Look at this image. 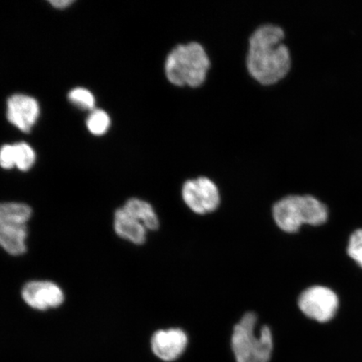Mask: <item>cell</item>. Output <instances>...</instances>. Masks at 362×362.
Returning a JSON list of instances; mask_svg holds the SVG:
<instances>
[{"instance_id":"6da1fadb","label":"cell","mask_w":362,"mask_h":362,"mask_svg":"<svg viewBox=\"0 0 362 362\" xmlns=\"http://www.w3.org/2000/svg\"><path fill=\"white\" fill-rule=\"evenodd\" d=\"M285 40L286 34L277 25H262L253 31L248 40L246 67L256 83L270 87L291 74L292 54Z\"/></svg>"},{"instance_id":"7a4b0ae2","label":"cell","mask_w":362,"mask_h":362,"mask_svg":"<svg viewBox=\"0 0 362 362\" xmlns=\"http://www.w3.org/2000/svg\"><path fill=\"white\" fill-rule=\"evenodd\" d=\"M211 61L205 47L197 42L179 44L166 56L165 78L174 87L196 89L205 84Z\"/></svg>"},{"instance_id":"3957f363","label":"cell","mask_w":362,"mask_h":362,"mask_svg":"<svg viewBox=\"0 0 362 362\" xmlns=\"http://www.w3.org/2000/svg\"><path fill=\"white\" fill-rule=\"evenodd\" d=\"M276 225L284 233H297L303 225L320 226L328 219V209L309 194H288L276 202L272 210Z\"/></svg>"},{"instance_id":"277c9868","label":"cell","mask_w":362,"mask_h":362,"mask_svg":"<svg viewBox=\"0 0 362 362\" xmlns=\"http://www.w3.org/2000/svg\"><path fill=\"white\" fill-rule=\"evenodd\" d=\"M257 315L247 312L235 325L232 349L237 362H269L273 351V334L269 327L255 332Z\"/></svg>"},{"instance_id":"5b68a950","label":"cell","mask_w":362,"mask_h":362,"mask_svg":"<svg viewBox=\"0 0 362 362\" xmlns=\"http://www.w3.org/2000/svg\"><path fill=\"white\" fill-rule=\"evenodd\" d=\"M181 197L185 205L199 215L215 211L221 201L218 185L206 175L185 180L181 185Z\"/></svg>"},{"instance_id":"8992f818","label":"cell","mask_w":362,"mask_h":362,"mask_svg":"<svg viewBox=\"0 0 362 362\" xmlns=\"http://www.w3.org/2000/svg\"><path fill=\"white\" fill-rule=\"evenodd\" d=\"M298 305L308 318L319 323H327L337 314L339 298L332 289L313 286L305 289L300 294Z\"/></svg>"},{"instance_id":"52a82bcc","label":"cell","mask_w":362,"mask_h":362,"mask_svg":"<svg viewBox=\"0 0 362 362\" xmlns=\"http://www.w3.org/2000/svg\"><path fill=\"white\" fill-rule=\"evenodd\" d=\"M22 298L33 309L47 310L60 306L64 301V293L52 282L33 281L23 288Z\"/></svg>"},{"instance_id":"ba28073f","label":"cell","mask_w":362,"mask_h":362,"mask_svg":"<svg viewBox=\"0 0 362 362\" xmlns=\"http://www.w3.org/2000/svg\"><path fill=\"white\" fill-rule=\"evenodd\" d=\"M188 345L187 334L178 328L158 330L151 339V348L158 358L173 361L183 354Z\"/></svg>"},{"instance_id":"9c48e42d","label":"cell","mask_w":362,"mask_h":362,"mask_svg":"<svg viewBox=\"0 0 362 362\" xmlns=\"http://www.w3.org/2000/svg\"><path fill=\"white\" fill-rule=\"evenodd\" d=\"M7 105L8 121L22 132L28 133L38 119L37 101L24 94H16L8 98Z\"/></svg>"},{"instance_id":"30bf717a","label":"cell","mask_w":362,"mask_h":362,"mask_svg":"<svg viewBox=\"0 0 362 362\" xmlns=\"http://www.w3.org/2000/svg\"><path fill=\"white\" fill-rule=\"evenodd\" d=\"M115 230L120 238L137 245H141L146 241L148 230L141 223L130 216L123 207L115 212Z\"/></svg>"},{"instance_id":"8fae6325","label":"cell","mask_w":362,"mask_h":362,"mask_svg":"<svg viewBox=\"0 0 362 362\" xmlns=\"http://www.w3.org/2000/svg\"><path fill=\"white\" fill-rule=\"evenodd\" d=\"M26 225H0V247L13 256L26 252Z\"/></svg>"},{"instance_id":"7c38bea8","label":"cell","mask_w":362,"mask_h":362,"mask_svg":"<svg viewBox=\"0 0 362 362\" xmlns=\"http://www.w3.org/2000/svg\"><path fill=\"white\" fill-rule=\"evenodd\" d=\"M124 209L134 218L141 223L148 230H155L160 226L157 214L148 202L132 198L126 202Z\"/></svg>"},{"instance_id":"4fadbf2b","label":"cell","mask_w":362,"mask_h":362,"mask_svg":"<svg viewBox=\"0 0 362 362\" xmlns=\"http://www.w3.org/2000/svg\"><path fill=\"white\" fill-rule=\"evenodd\" d=\"M33 215V210L26 204L0 203V225H25Z\"/></svg>"},{"instance_id":"5bb4252c","label":"cell","mask_w":362,"mask_h":362,"mask_svg":"<svg viewBox=\"0 0 362 362\" xmlns=\"http://www.w3.org/2000/svg\"><path fill=\"white\" fill-rule=\"evenodd\" d=\"M16 151V166L21 171L29 170L35 161V153L28 144H13Z\"/></svg>"},{"instance_id":"9a60e30c","label":"cell","mask_w":362,"mask_h":362,"mask_svg":"<svg viewBox=\"0 0 362 362\" xmlns=\"http://www.w3.org/2000/svg\"><path fill=\"white\" fill-rule=\"evenodd\" d=\"M88 129L94 135L105 134L110 126V119L106 112L93 110L87 120Z\"/></svg>"},{"instance_id":"2e32d148","label":"cell","mask_w":362,"mask_h":362,"mask_svg":"<svg viewBox=\"0 0 362 362\" xmlns=\"http://www.w3.org/2000/svg\"><path fill=\"white\" fill-rule=\"evenodd\" d=\"M68 98L75 106L85 110H93L95 107V98L88 89L75 88L68 94Z\"/></svg>"},{"instance_id":"e0dca14e","label":"cell","mask_w":362,"mask_h":362,"mask_svg":"<svg viewBox=\"0 0 362 362\" xmlns=\"http://www.w3.org/2000/svg\"><path fill=\"white\" fill-rule=\"evenodd\" d=\"M347 253L362 268V229L356 230L351 234Z\"/></svg>"},{"instance_id":"ac0fdd59","label":"cell","mask_w":362,"mask_h":362,"mask_svg":"<svg viewBox=\"0 0 362 362\" xmlns=\"http://www.w3.org/2000/svg\"><path fill=\"white\" fill-rule=\"evenodd\" d=\"M0 166L6 170L16 166L15 146L6 144L0 148Z\"/></svg>"},{"instance_id":"d6986e66","label":"cell","mask_w":362,"mask_h":362,"mask_svg":"<svg viewBox=\"0 0 362 362\" xmlns=\"http://www.w3.org/2000/svg\"><path fill=\"white\" fill-rule=\"evenodd\" d=\"M49 3L55 8H64L69 6L74 1H71V0H52Z\"/></svg>"}]
</instances>
